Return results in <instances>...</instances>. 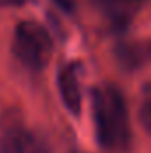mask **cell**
Listing matches in <instances>:
<instances>
[{
	"label": "cell",
	"instance_id": "4",
	"mask_svg": "<svg viewBox=\"0 0 151 153\" xmlns=\"http://www.w3.org/2000/svg\"><path fill=\"white\" fill-rule=\"evenodd\" d=\"M57 89L64 107L73 116H78L82 111V76L80 62L68 61L62 62L57 71Z\"/></svg>",
	"mask_w": 151,
	"mask_h": 153
},
{
	"label": "cell",
	"instance_id": "5",
	"mask_svg": "<svg viewBox=\"0 0 151 153\" xmlns=\"http://www.w3.org/2000/svg\"><path fill=\"white\" fill-rule=\"evenodd\" d=\"M96 9L115 25H126L148 0H91Z\"/></svg>",
	"mask_w": 151,
	"mask_h": 153
},
{
	"label": "cell",
	"instance_id": "3",
	"mask_svg": "<svg viewBox=\"0 0 151 153\" xmlns=\"http://www.w3.org/2000/svg\"><path fill=\"white\" fill-rule=\"evenodd\" d=\"M0 153H48L43 141L25 125L20 111L0 116Z\"/></svg>",
	"mask_w": 151,
	"mask_h": 153
},
{
	"label": "cell",
	"instance_id": "2",
	"mask_svg": "<svg viewBox=\"0 0 151 153\" xmlns=\"http://www.w3.org/2000/svg\"><path fill=\"white\" fill-rule=\"evenodd\" d=\"M13 53L20 64L30 71H41L50 62L53 41L50 32L38 22H20L13 34Z\"/></svg>",
	"mask_w": 151,
	"mask_h": 153
},
{
	"label": "cell",
	"instance_id": "7",
	"mask_svg": "<svg viewBox=\"0 0 151 153\" xmlns=\"http://www.w3.org/2000/svg\"><path fill=\"white\" fill-rule=\"evenodd\" d=\"M144 48H141L139 45H123L119 46V59L124 64H132L137 66L141 61H144Z\"/></svg>",
	"mask_w": 151,
	"mask_h": 153
},
{
	"label": "cell",
	"instance_id": "9",
	"mask_svg": "<svg viewBox=\"0 0 151 153\" xmlns=\"http://www.w3.org/2000/svg\"><path fill=\"white\" fill-rule=\"evenodd\" d=\"M29 0H0V7H20L25 5Z\"/></svg>",
	"mask_w": 151,
	"mask_h": 153
},
{
	"label": "cell",
	"instance_id": "1",
	"mask_svg": "<svg viewBox=\"0 0 151 153\" xmlns=\"http://www.w3.org/2000/svg\"><path fill=\"white\" fill-rule=\"evenodd\" d=\"M96 139L109 152H126L132 146L130 112L123 91L114 84H101L91 91Z\"/></svg>",
	"mask_w": 151,
	"mask_h": 153
},
{
	"label": "cell",
	"instance_id": "8",
	"mask_svg": "<svg viewBox=\"0 0 151 153\" xmlns=\"http://www.w3.org/2000/svg\"><path fill=\"white\" fill-rule=\"evenodd\" d=\"M53 2L66 13H73L76 7V0H53Z\"/></svg>",
	"mask_w": 151,
	"mask_h": 153
},
{
	"label": "cell",
	"instance_id": "6",
	"mask_svg": "<svg viewBox=\"0 0 151 153\" xmlns=\"http://www.w3.org/2000/svg\"><path fill=\"white\" fill-rule=\"evenodd\" d=\"M139 121L142 128L148 134H151V82L142 87L141 105H139Z\"/></svg>",
	"mask_w": 151,
	"mask_h": 153
}]
</instances>
